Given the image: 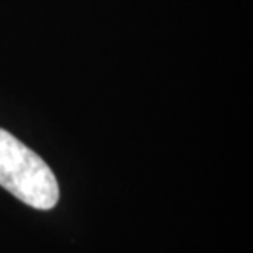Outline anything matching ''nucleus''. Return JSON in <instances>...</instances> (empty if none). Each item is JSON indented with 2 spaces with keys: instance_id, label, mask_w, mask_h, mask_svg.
Segmentation results:
<instances>
[{
  "instance_id": "obj_1",
  "label": "nucleus",
  "mask_w": 253,
  "mask_h": 253,
  "mask_svg": "<svg viewBox=\"0 0 253 253\" xmlns=\"http://www.w3.org/2000/svg\"><path fill=\"white\" fill-rule=\"evenodd\" d=\"M0 186L38 211L53 209L59 199L58 181L49 166L3 128H0Z\"/></svg>"
}]
</instances>
